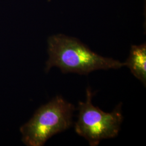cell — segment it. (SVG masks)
Listing matches in <instances>:
<instances>
[{
    "mask_svg": "<svg viewBox=\"0 0 146 146\" xmlns=\"http://www.w3.org/2000/svg\"><path fill=\"white\" fill-rule=\"evenodd\" d=\"M48 53L46 72L56 67L64 74L88 75L95 70L116 69L125 66V62L100 55L80 40L63 34L49 37Z\"/></svg>",
    "mask_w": 146,
    "mask_h": 146,
    "instance_id": "cell-1",
    "label": "cell"
},
{
    "mask_svg": "<svg viewBox=\"0 0 146 146\" xmlns=\"http://www.w3.org/2000/svg\"><path fill=\"white\" fill-rule=\"evenodd\" d=\"M75 107L56 96L40 107L29 121L21 126L22 140L27 146H43L52 136L67 130L73 124Z\"/></svg>",
    "mask_w": 146,
    "mask_h": 146,
    "instance_id": "cell-2",
    "label": "cell"
},
{
    "mask_svg": "<svg viewBox=\"0 0 146 146\" xmlns=\"http://www.w3.org/2000/svg\"><path fill=\"white\" fill-rule=\"evenodd\" d=\"M93 94L89 87L86 89V99L78 102V119L75 130L84 137L90 146H97L102 140L118 135L123 120L122 104L120 102L111 112L106 113L92 102Z\"/></svg>",
    "mask_w": 146,
    "mask_h": 146,
    "instance_id": "cell-3",
    "label": "cell"
},
{
    "mask_svg": "<svg viewBox=\"0 0 146 146\" xmlns=\"http://www.w3.org/2000/svg\"><path fill=\"white\" fill-rule=\"evenodd\" d=\"M124 62L125 67L130 69L132 74L146 87V43L132 45L129 56Z\"/></svg>",
    "mask_w": 146,
    "mask_h": 146,
    "instance_id": "cell-4",
    "label": "cell"
}]
</instances>
